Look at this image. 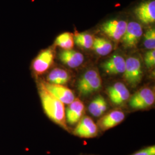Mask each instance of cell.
Returning a JSON list of instances; mask_svg holds the SVG:
<instances>
[{
    "label": "cell",
    "instance_id": "9",
    "mask_svg": "<svg viewBox=\"0 0 155 155\" xmlns=\"http://www.w3.org/2000/svg\"><path fill=\"white\" fill-rule=\"evenodd\" d=\"M43 83L45 87L50 93L55 96L64 104L69 105L75 99L72 90L64 85L51 84L45 81H43Z\"/></svg>",
    "mask_w": 155,
    "mask_h": 155
},
{
    "label": "cell",
    "instance_id": "1",
    "mask_svg": "<svg viewBox=\"0 0 155 155\" xmlns=\"http://www.w3.org/2000/svg\"><path fill=\"white\" fill-rule=\"evenodd\" d=\"M39 93L42 106L47 116L66 130H68L64 104L46 89L43 82L39 84Z\"/></svg>",
    "mask_w": 155,
    "mask_h": 155
},
{
    "label": "cell",
    "instance_id": "7",
    "mask_svg": "<svg viewBox=\"0 0 155 155\" xmlns=\"http://www.w3.org/2000/svg\"><path fill=\"white\" fill-rule=\"evenodd\" d=\"M54 51L52 48L43 50L35 59L32 63L33 71L37 75H41L49 70L54 63Z\"/></svg>",
    "mask_w": 155,
    "mask_h": 155
},
{
    "label": "cell",
    "instance_id": "8",
    "mask_svg": "<svg viewBox=\"0 0 155 155\" xmlns=\"http://www.w3.org/2000/svg\"><path fill=\"white\" fill-rule=\"evenodd\" d=\"M143 33V29L139 23L135 21L128 22L126 31L122 38L124 47L127 48L135 47L141 39Z\"/></svg>",
    "mask_w": 155,
    "mask_h": 155
},
{
    "label": "cell",
    "instance_id": "11",
    "mask_svg": "<svg viewBox=\"0 0 155 155\" xmlns=\"http://www.w3.org/2000/svg\"><path fill=\"white\" fill-rule=\"evenodd\" d=\"M135 15L141 22L150 24L155 21V1H146L135 9Z\"/></svg>",
    "mask_w": 155,
    "mask_h": 155
},
{
    "label": "cell",
    "instance_id": "19",
    "mask_svg": "<svg viewBox=\"0 0 155 155\" xmlns=\"http://www.w3.org/2000/svg\"><path fill=\"white\" fill-rule=\"evenodd\" d=\"M74 42L84 49H90L93 47L94 38L87 33H78L74 36Z\"/></svg>",
    "mask_w": 155,
    "mask_h": 155
},
{
    "label": "cell",
    "instance_id": "15",
    "mask_svg": "<svg viewBox=\"0 0 155 155\" xmlns=\"http://www.w3.org/2000/svg\"><path fill=\"white\" fill-rule=\"evenodd\" d=\"M70 74L67 70L61 68H56L48 75L47 82L54 84L64 85L70 81Z\"/></svg>",
    "mask_w": 155,
    "mask_h": 155
},
{
    "label": "cell",
    "instance_id": "18",
    "mask_svg": "<svg viewBox=\"0 0 155 155\" xmlns=\"http://www.w3.org/2000/svg\"><path fill=\"white\" fill-rule=\"evenodd\" d=\"M55 45L63 50H72L74 45V36L70 32L61 33L56 38Z\"/></svg>",
    "mask_w": 155,
    "mask_h": 155
},
{
    "label": "cell",
    "instance_id": "24",
    "mask_svg": "<svg viewBox=\"0 0 155 155\" xmlns=\"http://www.w3.org/2000/svg\"><path fill=\"white\" fill-rule=\"evenodd\" d=\"M107 109V104L106 100H105L102 102L101 105H100L99 109H98V110L96 111L94 116L95 117H99L102 116L105 113Z\"/></svg>",
    "mask_w": 155,
    "mask_h": 155
},
{
    "label": "cell",
    "instance_id": "10",
    "mask_svg": "<svg viewBox=\"0 0 155 155\" xmlns=\"http://www.w3.org/2000/svg\"><path fill=\"white\" fill-rule=\"evenodd\" d=\"M126 60L119 54H114L102 63L101 67L106 74L117 75L123 74L125 68Z\"/></svg>",
    "mask_w": 155,
    "mask_h": 155
},
{
    "label": "cell",
    "instance_id": "3",
    "mask_svg": "<svg viewBox=\"0 0 155 155\" xmlns=\"http://www.w3.org/2000/svg\"><path fill=\"white\" fill-rule=\"evenodd\" d=\"M155 101L154 91L149 87H144L138 90L130 97L129 105L135 110H144L153 105Z\"/></svg>",
    "mask_w": 155,
    "mask_h": 155
},
{
    "label": "cell",
    "instance_id": "14",
    "mask_svg": "<svg viewBox=\"0 0 155 155\" xmlns=\"http://www.w3.org/2000/svg\"><path fill=\"white\" fill-rule=\"evenodd\" d=\"M60 61L70 68H77L80 66L84 60L83 54L77 51L62 50L59 54Z\"/></svg>",
    "mask_w": 155,
    "mask_h": 155
},
{
    "label": "cell",
    "instance_id": "2",
    "mask_svg": "<svg viewBox=\"0 0 155 155\" xmlns=\"http://www.w3.org/2000/svg\"><path fill=\"white\" fill-rule=\"evenodd\" d=\"M143 71L140 59L136 56H130L126 59L125 68L123 73L124 81L132 87L139 84L143 78Z\"/></svg>",
    "mask_w": 155,
    "mask_h": 155
},
{
    "label": "cell",
    "instance_id": "21",
    "mask_svg": "<svg viewBox=\"0 0 155 155\" xmlns=\"http://www.w3.org/2000/svg\"><path fill=\"white\" fill-rule=\"evenodd\" d=\"M105 100V99L104 98V97L101 95H98L91 101L88 106V110L91 115L94 116L96 111L99 109L100 105Z\"/></svg>",
    "mask_w": 155,
    "mask_h": 155
},
{
    "label": "cell",
    "instance_id": "12",
    "mask_svg": "<svg viewBox=\"0 0 155 155\" xmlns=\"http://www.w3.org/2000/svg\"><path fill=\"white\" fill-rule=\"evenodd\" d=\"M125 117L124 113L121 110L111 111L100 118L98 125L102 130L105 131L120 124L124 121Z\"/></svg>",
    "mask_w": 155,
    "mask_h": 155
},
{
    "label": "cell",
    "instance_id": "13",
    "mask_svg": "<svg viewBox=\"0 0 155 155\" xmlns=\"http://www.w3.org/2000/svg\"><path fill=\"white\" fill-rule=\"evenodd\" d=\"M84 111V105L83 102L78 98L69 104L65 110L66 121L73 125L80 121Z\"/></svg>",
    "mask_w": 155,
    "mask_h": 155
},
{
    "label": "cell",
    "instance_id": "17",
    "mask_svg": "<svg viewBox=\"0 0 155 155\" xmlns=\"http://www.w3.org/2000/svg\"><path fill=\"white\" fill-rule=\"evenodd\" d=\"M95 52L101 56H106L109 54L113 50V45L110 41L103 38H94L93 45Z\"/></svg>",
    "mask_w": 155,
    "mask_h": 155
},
{
    "label": "cell",
    "instance_id": "22",
    "mask_svg": "<svg viewBox=\"0 0 155 155\" xmlns=\"http://www.w3.org/2000/svg\"><path fill=\"white\" fill-rule=\"evenodd\" d=\"M144 61L146 66L148 68H152L155 65V50H149L145 55Z\"/></svg>",
    "mask_w": 155,
    "mask_h": 155
},
{
    "label": "cell",
    "instance_id": "23",
    "mask_svg": "<svg viewBox=\"0 0 155 155\" xmlns=\"http://www.w3.org/2000/svg\"><path fill=\"white\" fill-rule=\"evenodd\" d=\"M130 155H155V146L153 145L144 147Z\"/></svg>",
    "mask_w": 155,
    "mask_h": 155
},
{
    "label": "cell",
    "instance_id": "20",
    "mask_svg": "<svg viewBox=\"0 0 155 155\" xmlns=\"http://www.w3.org/2000/svg\"><path fill=\"white\" fill-rule=\"evenodd\" d=\"M144 45L145 47L148 50H155V28H150L145 32L144 35Z\"/></svg>",
    "mask_w": 155,
    "mask_h": 155
},
{
    "label": "cell",
    "instance_id": "25",
    "mask_svg": "<svg viewBox=\"0 0 155 155\" xmlns=\"http://www.w3.org/2000/svg\"></svg>",
    "mask_w": 155,
    "mask_h": 155
},
{
    "label": "cell",
    "instance_id": "4",
    "mask_svg": "<svg viewBox=\"0 0 155 155\" xmlns=\"http://www.w3.org/2000/svg\"><path fill=\"white\" fill-rule=\"evenodd\" d=\"M73 134L82 139H93L98 136V128L90 117H83L73 130Z\"/></svg>",
    "mask_w": 155,
    "mask_h": 155
},
{
    "label": "cell",
    "instance_id": "5",
    "mask_svg": "<svg viewBox=\"0 0 155 155\" xmlns=\"http://www.w3.org/2000/svg\"><path fill=\"white\" fill-rule=\"evenodd\" d=\"M127 22L124 20H111L104 22L101 27L102 32L114 41L122 39L127 27Z\"/></svg>",
    "mask_w": 155,
    "mask_h": 155
},
{
    "label": "cell",
    "instance_id": "6",
    "mask_svg": "<svg viewBox=\"0 0 155 155\" xmlns=\"http://www.w3.org/2000/svg\"><path fill=\"white\" fill-rule=\"evenodd\" d=\"M107 94L111 102L115 105H122L130 98L127 87L121 82H117L107 89Z\"/></svg>",
    "mask_w": 155,
    "mask_h": 155
},
{
    "label": "cell",
    "instance_id": "16",
    "mask_svg": "<svg viewBox=\"0 0 155 155\" xmlns=\"http://www.w3.org/2000/svg\"><path fill=\"white\" fill-rule=\"evenodd\" d=\"M102 79L100 74L93 78L84 83L83 86L78 88L79 93L82 96H87L98 91L102 86Z\"/></svg>",
    "mask_w": 155,
    "mask_h": 155
}]
</instances>
